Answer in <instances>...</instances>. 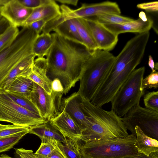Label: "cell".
Here are the masks:
<instances>
[{"mask_svg": "<svg viewBox=\"0 0 158 158\" xmlns=\"http://www.w3.org/2000/svg\"><path fill=\"white\" fill-rule=\"evenodd\" d=\"M60 8L62 16L65 20L94 17L105 14L120 15L121 13L117 3L109 1L93 4L83 3L79 8L75 10L63 4Z\"/></svg>", "mask_w": 158, "mask_h": 158, "instance_id": "30bf717a", "label": "cell"}, {"mask_svg": "<svg viewBox=\"0 0 158 158\" xmlns=\"http://www.w3.org/2000/svg\"><path fill=\"white\" fill-rule=\"evenodd\" d=\"M139 17L137 19L124 23L103 25L118 35L127 32L139 34L149 31L153 26V20L150 17L147 16L143 11L140 12Z\"/></svg>", "mask_w": 158, "mask_h": 158, "instance_id": "5bb4252c", "label": "cell"}, {"mask_svg": "<svg viewBox=\"0 0 158 158\" xmlns=\"http://www.w3.org/2000/svg\"><path fill=\"white\" fill-rule=\"evenodd\" d=\"M85 18L98 49L108 52L112 50L118 42V35L93 18Z\"/></svg>", "mask_w": 158, "mask_h": 158, "instance_id": "8fae6325", "label": "cell"}, {"mask_svg": "<svg viewBox=\"0 0 158 158\" xmlns=\"http://www.w3.org/2000/svg\"><path fill=\"white\" fill-rule=\"evenodd\" d=\"M55 145V149L48 158H67L64 153L60 148L58 144Z\"/></svg>", "mask_w": 158, "mask_h": 158, "instance_id": "74e56055", "label": "cell"}, {"mask_svg": "<svg viewBox=\"0 0 158 158\" xmlns=\"http://www.w3.org/2000/svg\"><path fill=\"white\" fill-rule=\"evenodd\" d=\"M115 58L109 52L97 49L92 52L83 66L77 91L83 98L90 101L107 76Z\"/></svg>", "mask_w": 158, "mask_h": 158, "instance_id": "3957f363", "label": "cell"}, {"mask_svg": "<svg viewBox=\"0 0 158 158\" xmlns=\"http://www.w3.org/2000/svg\"><path fill=\"white\" fill-rule=\"evenodd\" d=\"M50 122L65 138L78 141L81 140L82 128L65 111L62 110Z\"/></svg>", "mask_w": 158, "mask_h": 158, "instance_id": "9a60e30c", "label": "cell"}, {"mask_svg": "<svg viewBox=\"0 0 158 158\" xmlns=\"http://www.w3.org/2000/svg\"><path fill=\"white\" fill-rule=\"evenodd\" d=\"M137 7L139 9L144 10L148 12H157L158 2L154 1L140 3L137 5Z\"/></svg>", "mask_w": 158, "mask_h": 158, "instance_id": "8d00e7d4", "label": "cell"}, {"mask_svg": "<svg viewBox=\"0 0 158 158\" xmlns=\"http://www.w3.org/2000/svg\"><path fill=\"white\" fill-rule=\"evenodd\" d=\"M135 130L136 137L135 146L138 153L148 156L151 153L158 152L157 140L147 135L138 126Z\"/></svg>", "mask_w": 158, "mask_h": 158, "instance_id": "ffe728a7", "label": "cell"}, {"mask_svg": "<svg viewBox=\"0 0 158 158\" xmlns=\"http://www.w3.org/2000/svg\"><path fill=\"white\" fill-rule=\"evenodd\" d=\"M53 43L51 34L42 33L37 35L34 42L33 53L38 58H44L48 53Z\"/></svg>", "mask_w": 158, "mask_h": 158, "instance_id": "603a6c76", "label": "cell"}, {"mask_svg": "<svg viewBox=\"0 0 158 158\" xmlns=\"http://www.w3.org/2000/svg\"><path fill=\"white\" fill-rule=\"evenodd\" d=\"M61 14L60 7L56 1L48 0L45 4L33 9L22 27H27L32 23L41 19H45L49 22Z\"/></svg>", "mask_w": 158, "mask_h": 158, "instance_id": "ac0fdd59", "label": "cell"}, {"mask_svg": "<svg viewBox=\"0 0 158 158\" xmlns=\"http://www.w3.org/2000/svg\"><path fill=\"white\" fill-rule=\"evenodd\" d=\"M80 106L85 115L92 122L91 124L82 131L80 140L86 143L124 138L129 135L122 118L113 110H104L82 98Z\"/></svg>", "mask_w": 158, "mask_h": 158, "instance_id": "7a4b0ae2", "label": "cell"}, {"mask_svg": "<svg viewBox=\"0 0 158 158\" xmlns=\"http://www.w3.org/2000/svg\"><path fill=\"white\" fill-rule=\"evenodd\" d=\"M5 92L19 105L25 109L40 115L38 110L29 98L14 93Z\"/></svg>", "mask_w": 158, "mask_h": 158, "instance_id": "f1b7e54d", "label": "cell"}, {"mask_svg": "<svg viewBox=\"0 0 158 158\" xmlns=\"http://www.w3.org/2000/svg\"><path fill=\"white\" fill-rule=\"evenodd\" d=\"M20 31L18 27L10 25L0 37V53L10 46L15 40Z\"/></svg>", "mask_w": 158, "mask_h": 158, "instance_id": "484cf974", "label": "cell"}, {"mask_svg": "<svg viewBox=\"0 0 158 158\" xmlns=\"http://www.w3.org/2000/svg\"><path fill=\"white\" fill-rule=\"evenodd\" d=\"M35 56L32 55L19 62L11 71L0 90H6L14 80L20 77H27L31 72Z\"/></svg>", "mask_w": 158, "mask_h": 158, "instance_id": "44dd1931", "label": "cell"}, {"mask_svg": "<svg viewBox=\"0 0 158 158\" xmlns=\"http://www.w3.org/2000/svg\"><path fill=\"white\" fill-rule=\"evenodd\" d=\"M71 19L76 26L84 45L91 52L98 49L85 19L74 18Z\"/></svg>", "mask_w": 158, "mask_h": 158, "instance_id": "7402d4cb", "label": "cell"}, {"mask_svg": "<svg viewBox=\"0 0 158 158\" xmlns=\"http://www.w3.org/2000/svg\"><path fill=\"white\" fill-rule=\"evenodd\" d=\"M52 31L65 39L84 45L71 20L64 19L61 14L47 22L42 33H50Z\"/></svg>", "mask_w": 158, "mask_h": 158, "instance_id": "7c38bea8", "label": "cell"}, {"mask_svg": "<svg viewBox=\"0 0 158 158\" xmlns=\"http://www.w3.org/2000/svg\"><path fill=\"white\" fill-rule=\"evenodd\" d=\"M30 130L0 138V153L6 151L12 148L24 136L29 133Z\"/></svg>", "mask_w": 158, "mask_h": 158, "instance_id": "4316f807", "label": "cell"}, {"mask_svg": "<svg viewBox=\"0 0 158 158\" xmlns=\"http://www.w3.org/2000/svg\"><path fill=\"white\" fill-rule=\"evenodd\" d=\"M135 134L124 138H115L85 143L80 147L82 158H123L139 156L135 146Z\"/></svg>", "mask_w": 158, "mask_h": 158, "instance_id": "277c9868", "label": "cell"}, {"mask_svg": "<svg viewBox=\"0 0 158 158\" xmlns=\"http://www.w3.org/2000/svg\"><path fill=\"white\" fill-rule=\"evenodd\" d=\"M2 17V16L0 14V19Z\"/></svg>", "mask_w": 158, "mask_h": 158, "instance_id": "bcb514c9", "label": "cell"}, {"mask_svg": "<svg viewBox=\"0 0 158 158\" xmlns=\"http://www.w3.org/2000/svg\"><path fill=\"white\" fill-rule=\"evenodd\" d=\"M33 9L27 8L19 0H8L0 7V14L11 25L22 27L28 18Z\"/></svg>", "mask_w": 158, "mask_h": 158, "instance_id": "4fadbf2b", "label": "cell"}, {"mask_svg": "<svg viewBox=\"0 0 158 158\" xmlns=\"http://www.w3.org/2000/svg\"><path fill=\"white\" fill-rule=\"evenodd\" d=\"M123 158H158V152H153L148 156L142 154L141 155L136 156Z\"/></svg>", "mask_w": 158, "mask_h": 158, "instance_id": "ab89813d", "label": "cell"}, {"mask_svg": "<svg viewBox=\"0 0 158 158\" xmlns=\"http://www.w3.org/2000/svg\"><path fill=\"white\" fill-rule=\"evenodd\" d=\"M81 97L75 92L62 101L60 112L64 110L80 126L83 131L92 124L89 119L83 113L80 106Z\"/></svg>", "mask_w": 158, "mask_h": 158, "instance_id": "2e32d148", "label": "cell"}, {"mask_svg": "<svg viewBox=\"0 0 158 158\" xmlns=\"http://www.w3.org/2000/svg\"><path fill=\"white\" fill-rule=\"evenodd\" d=\"M30 129L14 125H3L0 127V138Z\"/></svg>", "mask_w": 158, "mask_h": 158, "instance_id": "1f68e13d", "label": "cell"}, {"mask_svg": "<svg viewBox=\"0 0 158 158\" xmlns=\"http://www.w3.org/2000/svg\"><path fill=\"white\" fill-rule=\"evenodd\" d=\"M1 6H0V7H1Z\"/></svg>", "mask_w": 158, "mask_h": 158, "instance_id": "7dc6e473", "label": "cell"}, {"mask_svg": "<svg viewBox=\"0 0 158 158\" xmlns=\"http://www.w3.org/2000/svg\"><path fill=\"white\" fill-rule=\"evenodd\" d=\"M19 1L24 6L33 9L45 4L48 0H19Z\"/></svg>", "mask_w": 158, "mask_h": 158, "instance_id": "836d02e7", "label": "cell"}, {"mask_svg": "<svg viewBox=\"0 0 158 158\" xmlns=\"http://www.w3.org/2000/svg\"><path fill=\"white\" fill-rule=\"evenodd\" d=\"M0 158H12L6 154H2L0 155Z\"/></svg>", "mask_w": 158, "mask_h": 158, "instance_id": "7bdbcfd3", "label": "cell"}, {"mask_svg": "<svg viewBox=\"0 0 158 158\" xmlns=\"http://www.w3.org/2000/svg\"><path fill=\"white\" fill-rule=\"evenodd\" d=\"M155 69L156 71L158 70V63L156 62L155 63Z\"/></svg>", "mask_w": 158, "mask_h": 158, "instance_id": "ee69618b", "label": "cell"}, {"mask_svg": "<svg viewBox=\"0 0 158 158\" xmlns=\"http://www.w3.org/2000/svg\"><path fill=\"white\" fill-rule=\"evenodd\" d=\"M63 94L53 91L49 94L34 83L29 98L38 110L40 116L48 122L60 112Z\"/></svg>", "mask_w": 158, "mask_h": 158, "instance_id": "9c48e42d", "label": "cell"}, {"mask_svg": "<svg viewBox=\"0 0 158 158\" xmlns=\"http://www.w3.org/2000/svg\"><path fill=\"white\" fill-rule=\"evenodd\" d=\"M145 107L158 111V91L148 92L143 95Z\"/></svg>", "mask_w": 158, "mask_h": 158, "instance_id": "f546056e", "label": "cell"}, {"mask_svg": "<svg viewBox=\"0 0 158 158\" xmlns=\"http://www.w3.org/2000/svg\"><path fill=\"white\" fill-rule=\"evenodd\" d=\"M27 77L41 87L48 94L52 90V81L47 75V66L45 58L35 59L32 70Z\"/></svg>", "mask_w": 158, "mask_h": 158, "instance_id": "e0dca14e", "label": "cell"}, {"mask_svg": "<svg viewBox=\"0 0 158 158\" xmlns=\"http://www.w3.org/2000/svg\"><path fill=\"white\" fill-rule=\"evenodd\" d=\"M3 125V124H0V127H2V126Z\"/></svg>", "mask_w": 158, "mask_h": 158, "instance_id": "f6af8a7d", "label": "cell"}, {"mask_svg": "<svg viewBox=\"0 0 158 158\" xmlns=\"http://www.w3.org/2000/svg\"><path fill=\"white\" fill-rule=\"evenodd\" d=\"M158 87V72H152L144 78H143L141 84L142 90Z\"/></svg>", "mask_w": 158, "mask_h": 158, "instance_id": "4dcf8cb0", "label": "cell"}, {"mask_svg": "<svg viewBox=\"0 0 158 158\" xmlns=\"http://www.w3.org/2000/svg\"><path fill=\"white\" fill-rule=\"evenodd\" d=\"M58 145L67 158H82L78 141L66 138L64 143Z\"/></svg>", "mask_w": 158, "mask_h": 158, "instance_id": "d4e9b609", "label": "cell"}, {"mask_svg": "<svg viewBox=\"0 0 158 158\" xmlns=\"http://www.w3.org/2000/svg\"><path fill=\"white\" fill-rule=\"evenodd\" d=\"M34 83L27 77H19L14 80L6 90L3 91L29 98L34 88Z\"/></svg>", "mask_w": 158, "mask_h": 158, "instance_id": "cb8c5ba5", "label": "cell"}, {"mask_svg": "<svg viewBox=\"0 0 158 158\" xmlns=\"http://www.w3.org/2000/svg\"><path fill=\"white\" fill-rule=\"evenodd\" d=\"M56 1L63 4V5L67 4L74 6H77L78 2L77 0H57Z\"/></svg>", "mask_w": 158, "mask_h": 158, "instance_id": "60d3db41", "label": "cell"}, {"mask_svg": "<svg viewBox=\"0 0 158 158\" xmlns=\"http://www.w3.org/2000/svg\"><path fill=\"white\" fill-rule=\"evenodd\" d=\"M38 35L28 27H23L11 45L0 53V89L12 69L34 54L32 46Z\"/></svg>", "mask_w": 158, "mask_h": 158, "instance_id": "5b68a950", "label": "cell"}, {"mask_svg": "<svg viewBox=\"0 0 158 158\" xmlns=\"http://www.w3.org/2000/svg\"><path fill=\"white\" fill-rule=\"evenodd\" d=\"M92 18L102 24L120 23L132 21L133 19L114 14H105Z\"/></svg>", "mask_w": 158, "mask_h": 158, "instance_id": "83f0119b", "label": "cell"}, {"mask_svg": "<svg viewBox=\"0 0 158 158\" xmlns=\"http://www.w3.org/2000/svg\"><path fill=\"white\" fill-rule=\"evenodd\" d=\"M48 22L46 19H41L32 23L27 27L39 35L42 32L43 27Z\"/></svg>", "mask_w": 158, "mask_h": 158, "instance_id": "d590c367", "label": "cell"}, {"mask_svg": "<svg viewBox=\"0 0 158 158\" xmlns=\"http://www.w3.org/2000/svg\"><path fill=\"white\" fill-rule=\"evenodd\" d=\"M52 91L63 94L64 88L61 82L58 79L55 78L52 81Z\"/></svg>", "mask_w": 158, "mask_h": 158, "instance_id": "f35d334b", "label": "cell"}, {"mask_svg": "<svg viewBox=\"0 0 158 158\" xmlns=\"http://www.w3.org/2000/svg\"><path fill=\"white\" fill-rule=\"evenodd\" d=\"M56 147L55 145L48 143H41L40 147L34 153L36 158H48Z\"/></svg>", "mask_w": 158, "mask_h": 158, "instance_id": "d6a6232c", "label": "cell"}, {"mask_svg": "<svg viewBox=\"0 0 158 158\" xmlns=\"http://www.w3.org/2000/svg\"><path fill=\"white\" fill-rule=\"evenodd\" d=\"M145 70L144 66L135 69L111 101V110L119 116L123 117L133 107L139 105L145 94L141 84Z\"/></svg>", "mask_w": 158, "mask_h": 158, "instance_id": "8992f818", "label": "cell"}, {"mask_svg": "<svg viewBox=\"0 0 158 158\" xmlns=\"http://www.w3.org/2000/svg\"><path fill=\"white\" fill-rule=\"evenodd\" d=\"M51 34L53 43L45 58L47 75L52 81H60L65 95L80 80L83 64L92 52L55 32Z\"/></svg>", "mask_w": 158, "mask_h": 158, "instance_id": "6da1fadb", "label": "cell"}, {"mask_svg": "<svg viewBox=\"0 0 158 158\" xmlns=\"http://www.w3.org/2000/svg\"><path fill=\"white\" fill-rule=\"evenodd\" d=\"M0 121L31 129L48 121L21 106L0 90Z\"/></svg>", "mask_w": 158, "mask_h": 158, "instance_id": "52a82bcc", "label": "cell"}, {"mask_svg": "<svg viewBox=\"0 0 158 158\" xmlns=\"http://www.w3.org/2000/svg\"><path fill=\"white\" fill-rule=\"evenodd\" d=\"M148 65L151 69L152 70V72H154L156 71L154 69L155 63L154 62V61L153 59L152 56L151 55H150L149 56Z\"/></svg>", "mask_w": 158, "mask_h": 158, "instance_id": "b9f144b4", "label": "cell"}, {"mask_svg": "<svg viewBox=\"0 0 158 158\" xmlns=\"http://www.w3.org/2000/svg\"><path fill=\"white\" fill-rule=\"evenodd\" d=\"M122 118L127 129L135 134V128L139 126L148 136L158 139V111L139 105L131 108Z\"/></svg>", "mask_w": 158, "mask_h": 158, "instance_id": "ba28073f", "label": "cell"}, {"mask_svg": "<svg viewBox=\"0 0 158 158\" xmlns=\"http://www.w3.org/2000/svg\"><path fill=\"white\" fill-rule=\"evenodd\" d=\"M13 158H36L31 150H27L23 148L15 149L14 156Z\"/></svg>", "mask_w": 158, "mask_h": 158, "instance_id": "e575fe53", "label": "cell"}, {"mask_svg": "<svg viewBox=\"0 0 158 158\" xmlns=\"http://www.w3.org/2000/svg\"><path fill=\"white\" fill-rule=\"evenodd\" d=\"M29 133L38 136L41 139V143H50L54 145L64 143L67 138L50 121L30 129Z\"/></svg>", "mask_w": 158, "mask_h": 158, "instance_id": "d6986e66", "label": "cell"}]
</instances>
